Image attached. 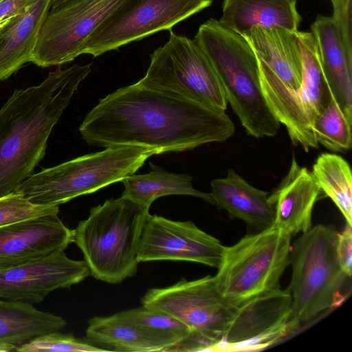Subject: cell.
<instances>
[{"label": "cell", "instance_id": "1", "mask_svg": "<svg viewBox=\"0 0 352 352\" xmlns=\"http://www.w3.org/2000/svg\"><path fill=\"white\" fill-rule=\"evenodd\" d=\"M234 130L225 110L137 82L100 99L79 126L90 146H138L155 154L221 142Z\"/></svg>", "mask_w": 352, "mask_h": 352}, {"label": "cell", "instance_id": "2", "mask_svg": "<svg viewBox=\"0 0 352 352\" xmlns=\"http://www.w3.org/2000/svg\"><path fill=\"white\" fill-rule=\"evenodd\" d=\"M91 71V64L58 67L40 85L14 91L0 109V198L34 173L52 129Z\"/></svg>", "mask_w": 352, "mask_h": 352}, {"label": "cell", "instance_id": "3", "mask_svg": "<svg viewBox=\"0 0 352 352\" xmlns=\"http://www.w3.org/2000/svg\"><path fill=\"white\" fill-rule=\"evenodd\" d=\"M194 39L214 67L247 134L257 139L276 135L280 123L262 93L258 58L248 40L214 19L203 23Z\"/></svg>", "mask_w": 352, "mask_h": 352}, {"label": "cell", "instance_id": "4", "mask_svg": "<svg viewBox=\"0 0 352 352\" xmlns=\"http://www.w3.org/2000/svg\"><path fill=\"white\" fill-rule=\"evenodd\" d=\"M148 210L123 196L90 209L88 217L73 230V242L81 250L90 275L117 284L136 273Z\"/></svg>", "mask_w": 352, "mask_h": 352}, {"label": "cell", "instance_id": "5", "mask_svg": "<svg viewBox=\"0 0 352 352\" xmlns=\"http://www.w3.org/2000/svg\"><path fill=\"white\" fill-rule=\"evenodd\" d=\"M154 150L116 146L33 173L15 192L38 205L59 206L134 174Z\"/></svg>", "mask_w": 352, "mask_h": 352}, {"label": "cell", "instance_id": "6", "mask_svg": "<svg viewBox=\"0 0 352 352\" xmlns=\"http://www.w3.org/2000/svg\"><path fill=\"white\" fill-rule=\"evenodd\" d=\"M338 232L318 224L302 234L291 245L292 274L289 289L296 322H308L340 303L347 278L338 261Z\"/></svg>", "mask_w": 352, "mask_h": 352}, {"label": "cell", "instance_id": "7", "mask_svg": "<svg viewBox=\"0 0 352 352\" xmlns=\"http://www.w3.org/2000/svg\"><path fill=\"white\" fill-rule=\"evenodd\" d=\"M292 236L272 226L225 246L214 279L226 302L237 309L252 298L280 288L289 265Z\"/></svg>", "mask_w": 352, "mask_h": 352}, {"label": "cell", "instance_id": "8", "mask_svg": "<svg viewBox=\"0 0 352 352\" xmlns=\"http://www.w3.org/2000/svg\"><path fill=\"white\" fill-rule=\"evenodd\" d=\"M295 35L302 66L300 87L294 90L286 87L258 59L260 84L267 105L279 123L285 126L292 143L308 152L318 148L313 122L327 106L331 94L313 34L297 31Z\"/></svg>", "mask_w": 352, "mask_h": 352}, {"label": "cell", "instance_id": "9", "mask_svg": "<svg viewBox=\"0 0 352 352\" xmlns=\"http://www.w3.org/2000/svg\"><path fill=\"white\" fill-rule=\"evenodd\" d=\"M148 309L164 312L185 324L188 336L168 351H216L236 311L222 297L214 276L184 278L152 288L141 298Z\"/></svg>", "mask_w": 352, "mask_h": 352}, {"label": "cell", "instance_id": "10", "mask_svg": "<svg viewBox=\"0 0 352 352\" xmlns=\"http://www.w3.org/2000/svg\"><path fill=\"white\" fill-rule=\"evenodd\" d=\"M137 83L225 111L228 104L214 67L197 43L171 30L168 41L150 55L147 72Z\"/></svg>", "mask_w": 352, "mask_h": 352}, {"label": "cell", "instance_id": "11", "mask_svg": "<svg viewBox=\"0 0 352 352\" xmlns=\"http://www.w3.org/2000/svg\"><path fill=\"white\" fill-rule=\"evenodd\" d=\"M212 0H126L94 32L82 54L98 57L162 30L209 7Z\"/></svg>", "mask_w": 352, "mask_h": 352}, {"label": "cell", "instance_id": "12", "mask_svg": "<svg viewBox=\"0 0 352 352\" xmlns=\"http://www.w3.org/2000/svg\"><path fill=\"white\" fill-rule=\"evenodd\" d=\"M126 0H69L50 9L30 62L59 66L82 54L94 32Z\"/></svg>", "mask_w": 352, "mask_h": 352}, {"label": "cell", "instance_id": "13", "mask_svg": "<svg viewBox=\"0 0 352 352\" xmlns=\"http://www.w3.org/2000/svg\"><path fill=\"white\" fill-rule=\"evenodd\" d=\"M292 297L281 288L249 300L236 309L234 318L216 351L264 349L298 329Z\"/></svg>", "mask_w": 352, "mask_h": 352}, {"label": "cell", "instance_id": "14", "mask_svg": "<svg viewBox=\"0 0 352 352\" xmlns=\"http://www.w3.org/2000/svg\"><path fill=\"white\" fill-rule=\"evenodd\" d=\"M225 246L192 221H173L149 214L142 235L139 262L190 261L218 268Z\"/></svg>", "mask_w": 352, "mask_h": 352}, {"label": "cell", "instance_id": "15", "mask_svg": "<svg viewBox=\"0 0 352 352\" xmlns=\"http://www.w3.org/2000/svg\"><path fill=\"white\" fill-rule=\"evenodd\" d=\"M90 275L84 260L60 251L0 270V299L28 304L41 302L48 294L78 284Z\"/></svg>", "mask_w": 352, "mask_h": 352}, {"label": "cell", "instance_id": "16", "mask_svg": "<svg viewBox=\"0 0 352 352\" xmlns=\"http://www.w3.org/2000/svg\"><path fill=\"white\" fill-rule=\"evenodd\" d=\"M52 213L0 227V270L60 251L73 242V230Z\"/></svg>", "mask_w": 352, "mask_h": 352}, {"label": "cell", "instance_id": "17", "mask_svg": "<svg viewBox=\"0 0 352 352\" xmlns=\"http://www.w3.org/2000/svg\"><path fill=\"white\" fill-rule=\"evenodd\" d=\"M320 192L311 172L293 157L287 175L269 196L275 211L274 226L292 237L308 231Z\"/></svg>", "mask_w": 352, "mask_h": 352}, {"label": "cell", "instance_id": "18", "mask_svg": "<svg viewBox=\"0 0 352 352\" xmlns=\"http://www.w3.org/2000/svg\"><path fill=\"white\" fill-rule=\"evenodd\" d=\"M311 30L331 95L343 108L352 110V47L345 41L332 16L318 14Z\"/></svg>", "mask_w": 352, "mask_h": 352}, {"label": "cell", "instance_id": "19", "mask_svg": "<svg viewBox=\"0 0 352 352\" xmlns=\"http://www.w3.org/2000/svg\"><path fill=\"white\" fill-rule=\"evenodd\" d=\"M210 186L213 205L226 210L230 219L243 221L256 232L274 226L275 211L268 192L250 185L233 168L226 177L212 179Z\"/></svg>", "mask_w": 352, "mask_h": 352}, {"label": "cell", "instance_id": "20", "mask_svg": "<svg viewBox=\"0 0 352 352\" xmlns=\"http://www.w3.org/2000/svg\"><path fill=\"white\" fill-rule=\"evenodd\" d=\"M52 0H33L23 10L0 23V80L30 62Z\"/></svg>", "mask_w": 352, "mask_h": 352}, {"label": "cell", "instance_id": "21", "mask_svg": "<svg viewBox=\"0 0 352 352\" xmlns=\"http://www.w3.org/2000/svg\"><path fill=\"white\" fill-rule=\"evenodd\" d=\"M296 32L282 28L254 26L242 34L258 59L266 64L288 88L298 89L302 66Z\"/></svg>", "mask_w": 352, "mask_h": 352}, {"label": "cell", "instance_id": "22", "mask_svg": "<svg viewBox=\"0 0 352 352\" xmlns=\"http://www.w3.org/2000/svg\"><path fill=\"white\" fill-rule=\"evenodd\" d=\"M296 0H223L222 16L225 27L243 34L254 26L282 28L298 31L301 16Z\"/></svg>", "mask_w": 352, "mask_h": 352}, {"label": "cell", "instance_id": "23", "mask_svg": "<svg viewBox=\"0 0 352 352\" xmlns=\"http://www.w3.org/2000/svg\"><path fill=\"white\" fill-rule=\"evenodd\" d=\"M85 340L102 351H167L171 347L162 338L121 320L116 314L91 318Z\"/></svg>", "mask_w": 352, "mask_h": 352}, {"label": "cell", "instance_id": "24", "mask_svg": "<svg viewBox=\"0 0 352 352\" xmlns=\"http://www.w3.org/2000/svg\"><path fill=\"white\" fill-rule=\"evenodd\" d=\"M67 324L60 316L33 305L0 299V351H15L33 338L59 331Z\"/></svg>", "mask_w": 352, "mask_h": 352}, {"label": "cell", "instance_id": "25", "mask_svg": "<svg viewBox=\"0 0 352 352\" xmlns=\"http://www.w3.org/2000/svg\"><path fill=\"white\" fill-rule=\"evenodd\" d=\"M150 166V172L141 175L134 173L121 181L124 186L122 196L147 208L156 199L173 195L196 197L214 204L210 193L193 187L192 177L189 175L170 173L151 163Z\"/></svg>", "mask_w": 352, "mask_h": 352}, {"label": "cell", "instance_id": "26", "mask_svg": "<svg viewBox=\"0 0 352 352\" xmlns=\"http://www.w3.org/2000/svg\"><path fill=\"white\" fill-rule=\"evenodd\" d=\"M311 174L321 191L338 207L346 222L352 225V176L349 163L341 156L321 153Z\"/></svg>", "mask_w": 352, "mask_h": 352}, {"label": "cell", "instance_id": "27", "mask_svg": "<svg viewBox=\"0 0 352 352\" xmlns=\"http://www.w3.org/2000/svg\"><path fill=\"white\" fill-rule=\"evenodd\" d=\"M352 110L343 108L331 95L324 110L313 122L318 144L333 152H344L351 148Z\"/></svg>", "mask_w": 352, "mask_h": 352}, {"label": "cell", "instance_id": "28", "mask_svg": "<svg viewBox=\"0 0 352 352\" xmlns=\"http://www.w3.org/2000/svg\"><path fill=\"white\" fill-rule=\"evenodd\" d=\"M115 314L121 320L140 326L162 338L171 344V347L185 339L190 332L185 324L173 316L143 305Z\"/></svg>", "mask_w": 352, "mask_h": 352}, {"label": "cell", "instance_id": "29", "mask_svg": "<svg viewBox=\"0 0 352 352\" xmlns=\"http://www.w3.org/2000/svg\"><path fill=\"white\" fill-rule=\"evenodd\" d=\"M15 351H102L85 340H80L72 334H63L59 331H53L37 336L30 341L16 347Z\"/></svg>", "mask_w": 352, "mask_h": 352}, {"label": "cell", "instance_id": "30", "mask_svg": "<svg viewBox=\"0 0 352 352\" xmlns=\"http://www.w3.org/2000/svg\"><path fill=\"white\" fill-rule=\"evenodd\" d=\"M58 212L59 206L34 204L16 192L0 198V227Z\"/></svg>", "mask_w": 352, "mask_h": 352}, {"label": "cell", "instance_id": "31", "mask_svg": "<svg viewBox=\"0 0 352 352\" xmlns=\"http://www.w3.org/2000/svg\"><path fill=\"white\" fill-rule=\"evenodd\" d=\"M333 9L332 16L340 27L346 42L352 45V0H330Z\"/></svg>", "mask_w": 352, "mask_h": 352}, {"label": "cell", "instance_id": "32", "mask_svg": "<svg viewBox=\"0 0 352 352\" xmlns=\"http://www.w3.org/2000/svg\"><path fill=\"white\" fill-rule=\"evenodd\" d=\"M337 254L339 263L344 272L352 274V225L346 223L341 233H338Z\"/></svg>", "mask_w": 352, "mask_h": 352}, {"label": "cell", "instance_id": "33", "mask_svg": "<svg viewBox=\"0 0 352 352\" xmlns=\"http://www.w3.org/2000/svg\"><path fill=\"white\" fill-rule=\"evenodd\" d=\"M33 0H2L0 1V23L23 10Z\"/></svg>", "mask_w": 352, "mask_h": 352}, {"label": "cell", "instance_id": "34", "mask_svg": "<svg viewBox=\"0 0 352 352\" xmlns=\"http://www.w3.org/2000/svg\"><path fill=\"white\" fill-rule=\"evenodd\" d=\"M68 1L69 0H52L50 6V9H54Z\"/></svg>", "mask_w": 352, "mask_h": 352}, {"label": "cell", "instance_id": "35", "mask_svg": "<svg viewBox=\"0 0 352 352\" xmlns=\"http://www.w3.org/2000/svg\"><path fill=\"white\" fill-rule=\"evenodd\" d=\"M2 1V0H0V1Z\"/></svg>", "mask_w": 352, "mask_h": 352}, {"label": "cell", "instance_id": "36", "mask_svg": "<svg viewBox=\"0 0 352 352\" xmlns=\"http://www.w3.org/2000/svg\"><path fill=\"white\" fill-rule=\"evenodd\" d=\"M297 1V0H296Z\"/></svg>", "mask_w": 352, "mask_h": 352}]
</instances>
